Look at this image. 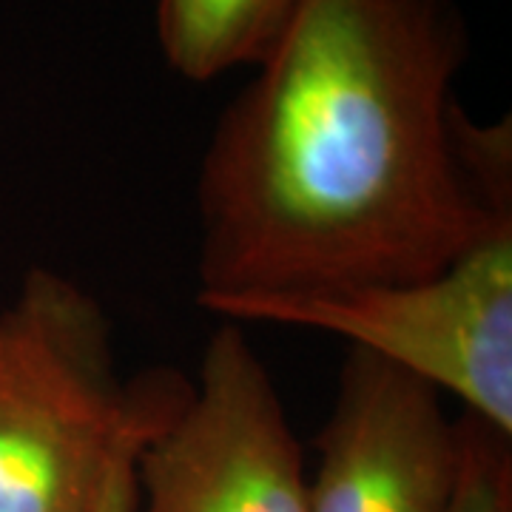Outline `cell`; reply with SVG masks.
<instances>
[{
    "mask_svg": "<svg viewBox=\"0 0 512 512\" xmlns=\"http://www.w3.org/2000/svg\"><path fill=\"white\" fill-rule=\"evenodd\" d=\"M131 512H308L302 447L245 325L211 330L183 404L134 461Z\"/></svg>",
    "mask_w": 512,
    "mask_h": 512,
    "instance_id": "cell-4",
    "label": "cell"
},
{
    "mask_svg": "<svg viewBox=\"0 0 512 512\" xmlns=\"http://www.w3.org/2000/svg\"><path fill=\"white\" fill-rule=\"evenodd\" d=\"M467 55L456 0H302L202 154V308L433 276L512 222L510 117L461 109Z\"/></svg>",
    "mask_w": 512,
    "mask_h": 512,
    "instance_id": "cell-1",
    "label": "cell"
},
{
    "mask_svg": "<svg viewBox=\"0 0 512 512\" xmlns=\"http://www.w3.org/2000/svg\"><path fill=\"white\" fill-rule=\"evenodd\" d=\"M225 319L330 333L512 439V222L407 282L248 302Z\"/></svg>",
    "mask_w": 512,
    "mask_h": 512,
    "instance_id": "cell-3",
    "label": "cell"
},
{
    "mask_svg": "<svg viewBox=\"0 0 512 512\" xmlns=\"http://www.w3.org/2000/svg\"><path fill=\"white\" fill-rule=\"evenodd\" d=\"M191 379H126L100 299L32 268L0 308V512H100L114 476L177 413Z\"/></svg>",
    "mask_w": 512,
    "mask_h": 512,
    "instance_id": "cell-2",
    "label": "cell"
},
{
    "mask_svg": "<svg viewBox=\"0 0 512 512\" xmlns=\"http://www.w3.org/2000/svg\"><path fill=\"white\" fill-rule=\"evenodd\" d=\"M308 512H447L461 427L444 396L365 350L350 348L319 430Z\"/></svg>",
    "mask_w": 512,
    "mask_h": 512,
    "instance_id": "cell-5",
    "label": "cell"
},
{
    "mask_svg": "<svg viewBox=\"0 0 512 512\" xmlns=\"http://www.w3.org/2000/svg\"><path fill=\"white\" fill-rule=\"evenodd\" d=\"M302 0H157V43L168 69L191 83L259 66L288 32Z\"/></svg>",
    "mask_w": 512,
    "mask_h": 512,
    "instance_id": "cell-6",
    "label": "cell"
},
{
    "mask_svg": "<svg viewBox=\"0 0 512 512\" xmlns=\"http://www.w3.org/2000/svg\"><path fill=\"white\" fill-rule=\"evenodd\" d=\"M131 507H134V464H128L114 476L100 512H131Z\"/></svg>",
    "mask_w": 512,
    "mask_h": 512,
    "instance_id": "cell-8",
    "label": "cell"
},
{
    "mask_svg": "<svg viewBox=\"0 0 512 512\" xmlns=\"http://www.w3.org/2000/svg\"><path fill=\"white\" fill-rule=\"evenodd\" d=\"M458 427L461 461L447 512H512V439L470 413Z\"/></svg>",
    "mask_w": 512,
    "mask_h": 512,
    "instance_id": "cell-7",
    "label": "cell"
}]
</instances>
